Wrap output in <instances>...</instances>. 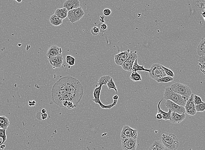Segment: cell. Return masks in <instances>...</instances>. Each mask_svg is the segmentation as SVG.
<instances>
[{"instance_id":"1","label":"cell","mask_w":205,"mask_h":150,"mask_svg":"<svg viewBox=\"0 0 205 150\" xmlns=\"http://www.w3.org/2000/svg\"><path fill=\"white\" fill-rule=\"evenodd\" d=\"M83 87L80 81L72 76H66L58 80L52 87V93L72 94L83 96Z\"/></svg>"},{"instance_id":"2","label":"cell","mask_w":205,"mask_h":150,"mask_svg":"<svg viewBox=\"0 0 205 150\" xmlns=\"http://www.w3.org/2000/svg\"><path fill=\"white\" fill-rule=\"evenodd\" d=\"M82 97V96L66 93H52V102L60 108L62 102L64 101L72 102L77 107Z\"/></svg>"},{"instance_id":"3","label":"cell","mask_w":205,"mask_h":150,"mask_svg":"<svg viewBox=\"0 0 205 150\" xmlns=\"http://www.w3.org/2000/svg\"><path fill=\"white\" fill-rule=\"evenodd\" d=\"M160 141L166 150H176L179 147V141L174 134H162L161 137Z\"/></svg>"},{"instance_id":"4","label":"cell","mask_w":205,"mask_h":150,"mask_svg":"<svg viewBox=\"0 0 205 150\" xmlns=\"http://www.w3.org/2000/svg\"><path fill=\"white\" fill-rule=\"evenodd\" d=\"M163 98L166 100H171L175 103L181 106H185L187 102V100L181 95L173 91L170 87L165 88Z\"/></svg>"},{"instance_id":"5","label":"cell","mask_w":205,"mask_h":150,"mask_svg":"<svg viewBox=\"0 0 205 150\" xmlns=\"http://www.w3.org/2000/svg\"><path fill=\"white\" fill-rule=\"evenodd\" d=\"M170 87L173 91L181 95L187 101L192 93L190 87L185 84H181L179 82L172 84Z\"/></svg>"},{"instance_id":"6","label":"cell","mask_w":205,"mask_h":150,"mask_svg":"<svg viewBox=\"0 0 205 150\" xmlns=\"http://www.w3.org/2000/svg\"><path fill=\"white\" fill-rule=\"evenodd\" d=\"M102 88V86H99L94 89V93H93V96H94V98L92 99V100L95 103L98 104L99 106L102 109H111L117 104L118 100H114V102L108 105H105L102 104L100 100V95Z\"/></svg>"},{"instance_id":"7","label":"cell","mask_w":205,"mask_h":150,"mask_svg":"<svg viewBox=\"0 0 205 150\" xmlns=\"http://www.w3.org/2000/svg\"><path fill=\"white\" fill-rule=\"evenodd\" d=\"M149 76L152 79L157 80L167 75L162 68V65L159 63H154L151 66Z\"/></svg>"},{"instance_id":"8","label":"cell","mask_w":205,"mask_h":150,"mask_svg":"<svg viewBox=\"0 0 205 150\" xmlns=\"http://www.w3.org/2000/svg\"><path fill=\"white\" fill-rule=\"evenodd\" d=\"M85 15V12L81 7L68 11L67 17L71 23H74L79 21Z\"/></svg>"},{"instance_id":"9","label":"cell","mask_w":205,"mask_h":150,"mask_svg":"<svg viewBox=\"0 0 205 150\" xmlns=\"http://www.w3.org/2000/svg\"><path fill=\"white\" fill-rule=\"evenodd\" d=\"M138 58L137 51H131L127 60L121 65L123 69L128 72H132L133 63Z\"/></svg>"},{"instance_id":"10","label":"cell","mask_w":205,"mask_h":150,"mask_svg":"<svg viewBox=\"0 0 205 150\" xmlns=\"http://www.w3.org/2000/svg\"><path fill=\"white\" fill-rule=\"evenodd\" d=\"M121 148L123 150H136L137 148V139L132 138H121Z\"/></svg>"},{"instance_id":"11","label":"cell","mask_w":205,"mask_h":150,"mask_svg":"<svg viewBox=\"0 0 205 150\" xmlns=\"http://www.w3.org/2000/svg\"><path fill=\"white\" fill-rule=\"evenodd\" d=\"M138 135V131L137 129H133L128 125H125L121 132V138H136Z\"/></svg>"},{"instance_id":"12","label":"cell","mask_w":205,"mask_h":150,"mask_svg":"<svg viewBox=\"0 0 205 150\" xmlns=\"http://www.w3.org/2000/svg\"><path fill=\"white\" fill-rule=\"evenodd\" d=\"M165 105L168 109L172 110V111L176 112L178 114H183L186 113V110L184 106H179L175 103L170 100H166Z\"/></svg>"},{"instance_id":"13","label":"cell","mask_w":205,"mask_h":150,"mask_svg":"<svg viewBox=\"0 0 205 150\" xmlns=\"http://www.w3.org/2000/svg\"><path fill=\"white\" fill-rule=\"evenodd\" d=\"M194 95L193 93L192 94L184 106L186 110V113L191 116H195L197 112L195 110V105L194 103Z\"/></svg>"},{"instance_id":"14","label":"cell","mask_w":205,"mask_h":150,"mask_svg":"<svg viewBox=\"0 0 205 150\" xmlns=\"http://www.w3.org/2000/svg\"><path fill=\"white\" fill-rule=\"evenodd\" d=\"M131 50L129 49L123 52H120V53L114 56V62L116 64L117 66H121L125 61L127 60Z\"/></svg>"},{"instance_id":"15","label":"cell","mask_w":205,"mask_h":150,"mask_svg":"<svg viewBox=\"0 0 205 150\" xmlns=\"http://www.w3.org/2000/svg\"><path fill=\"white\" fill-rule=\"evenodd\" d=\"M48 60L50 64L53 66V69L60 68L63 62V58L62 54L59 56L48 58Z\"/></svg>"},{"instance_id":"16","label":"cell","mask_w":205,"mask_h":150,"mask_svg":"<svg viewBox=\"0 0 205 150\" xmlns=\"http://www.w3.org/2000/svg\"><path fill=\"white\" fill-rule=\"evenodd\" d=\"M62 49L55 45H53L47 51L46 56L49 58L59 56L62 54Z\"/></svg>"},{"instance_id":"17","label":"cell","mask_w":205,"mask_h":150,"mask_svg":"<svg viewBox=\"0 0 205 150\" xmlns=\"http://www.w3.org/2000/svg\"><path fill=\"white\" fill-rule=\"evenodd\" d=\"M186 118V114H178L172 111L170 122L173 124H178L183 121Z\"/></svg>"},{"instance_id":"18","label":"cell","mask_w":205,"mask_h":150,"mask_svg":"<svg viewBox=\"0 0 205 150\" xmlns=\"http://www.w3.org/2000/svg\"><path fill=\"white\" fill-rule=\"evenodd\" d=\"M80 2L79 0H66L63 4V7L69 11L80 7Z\"/></svg>"},{"instance_id":"19","label":"cell","mask_w":205,"mask_h":150,"mask_svg":"<svg viewBox=\"0 0 205 150\" xmlns=\"http://www.w3.org/2000/svg\"><path fill=\"white\" fill-rule=\"evenodd\" d=\"M164 98L161 99L160 101L159 102V103L158 105V112L161 113L162 114V116H163V119L164 120H169L171 118V113L172 112V110L168 109L169 111L168 112H166L165 111H163L162 110H161L160 108V104L161 103V102L163 101Z\"/></svg>"},{"instance_id":"20","label":"cell","mask_w":205,"mask_h":150,"mask_svg":"<svg viewBox=\"0 0 205 150\" xmlns=\"http://www.w3.org/2000/svg\"><path fill=\"white\" fill-rule=\"evenodd\" d=\"M68 12V11L65 7L58 8L55 11V15H56L58 17L63 20L67 17Z\"/></svg>"},{"instance_id":"21","label":"cell","mask_w":205,"mask_h":150,"mask_svg":"<svg viewBox=\"0 0 205 150\" xmlns=\"http://www.w3.org/2000/svg\"><path fill=\"white\" fill-rule=\"evenodd\" d=\"M49 21L51 24L55 27L60 26L63 23V20L58 17L55 14L51 16L49 19Z\"/></svg>"},{"instance_id":"22","label":"cell","mask_w":205,"mask_h":150,"mask_svg":"<svg viewBox=\"0 0 205 150\" xmlns=\"http://www.w3.org/2000/svg\"><path fill=\"white\" fill-rule=\"evenodd\" d=\"M148 150H166L161 141H155L151 144Z\"/></svg>"},{"instance_id":"23","label":"cell","mask_w":205,"mask_h":150,"mask_svg":"<svg viewBox=\"0 0 205 150\" xmlns=\"http://www.w3.org/2000/svg\"><path fill=\"white\" fill-rule=\"evenodd\" d=\"M197 54L199 56L205 55V38L203 39L199 43L197 48Z\"/></svg>"},{"instance_id":"24","label":"cell","mask_w":205,"mask_h":150,"mask_svg":"<svg viewBox=\"0 0 205 150\" xmlns=\"http://www.w3.org/2000/svg\"><path fill=\"white\" fill-rule=\"evenodd\" d=\"M139 71H145V72L149 73L150 72V69H145V68H144L143 65L142 66L139 65L138 63V59H137L135 60L134 63H133L132 71H133V72H138Z\"/></svg>"},{"instance_id":"25","label":"cell","mask_w":205,"mask_h":150,"mask_svg":"<svg viewBox=\"0 0 205 150\" xmlns=\"http://www.w3.org/2000/svg\"><path fill=\"white\" fill-rule=\"evenodd\" d=\"M10 125L9 119L5 116H0V128L7 129Z\"/></svg>"},{"instance_id":"26","label":"cell","mask_w":205,"mask_h":150,"mask_svg":"<svg viewBox=\"0 0 205 150\" xmlns=\"http://www.w3.org/2000/svg\"><path fill=\"white\" fill-rule=\"evenodd\" d=\"M112 78L109 75H104L100 77L98 82V84L99 86L107 85V83Z\"/></svg>"},{"instance_id":"27","label":"cell","mask_w":205,"mask_h":150,"mask_svg":"<svg viewBox=\"0 0 205 150\" xmlns=\"http://www.w3.org/2000/svg\"><path fill=\"white\" fill-rule=\"evenodd\" d=\"M130 78L133 82L141 81L142 80L141 74L137 72L132 71V74L130 76Z\"/></svg>"},{"instance_id":"28","label":"cell","mask_w":205,"mask_h":150,"mask_svg":"<svg viewBox=\"0 0 205 150\" xmlns=\"http://www.w3.org/2000/svg\"><path fill=\"white\" fill-rule=\"evenodd\" d=\"M198 61L200 67V71L205 74V55L199 57Z\"/></svg>"},{"instance_id":"29","label":"cell","mask_w":205,"mask_h":150,"mask_svg":"<svg viewBox=\"0 0 205 150\" xmlns=\"http://www.w3.org/2000/svg\"><path fill=\"white\" fill-rule=\"evenodd\" d=\"M174 80L173 78L169 76H164L161 78L159 79L158 80H156L158 82H169L173 81Z\"/></svg>"},{"instance_id":"30","label":"cell","mask_w":205,"mask_h":150,"mask_svg":"<svg viewBox=\"0 0 205 150\" xmlns=\"http://www.w3.org/2000/svg\"><path fill=\"white\" fill-rule=\"evenodd\" d=\"M6 132V129L0 128V138H2L3 140L1 143V145L4 144V143L6 141L7 138Z\"/></svg>"},{"instance_id":"31","label":"cell","mask_w":205,"mask_h":150,"mask_svg":"<svg viewBox=\"0 0 205 150\" xmlns=\"http://www.w3.org/2000/svg\"><path fill=\"white\" fill-rule=\"evenodd\" d=\"M66 62L70 66H73L76 63V59L71 55H68L66 57Z\"/></svg>"},{"instance_id":"32","label":"cell","mask_w":205,"mask_h":150,"mask_svg":"<svg viewBox=\"0 0 205 150\" xmlns=\"http://www.w3.org/2000/svg\"><path fill=\"white\" fill-rule=\"evenodd\" d=\"M107 86H108V88L109 90H114L117 93L118 91H117V88L115 84L113 78H112L109 82L107 83Z\"/></svg>"},{"instance_id":"33","label":"cell","mask_w":205,"mask_h":150,"mask_svg":"<svg viewBox=\"0 0 205 150\" xmlns=\"http://www.w3.org/2000/svg\"><path fill=\"white\" fill-rule=\"evenodd\" d=\"M195 108L196 111L198 112H204L205 111V103H202L199 104V105H195Z\"/></svg>"},{"instance_id":"34","label":"cell","mask_w":205,"mask_h":150,"mask_svg":"<svg viewBox=\"0 0 205 150\" xmlns=\"http://www.w3.org/2000/svg\"><path fill=\"white\" fill-rule=\"evenodd\" d=\"M162 68H163L164 72H165V74H166L167 76L174 78L175 76L174 73H173V72L172 70L169 69V68H166V67L163 66H162Z\"/></svg>"},{"instance_id":"35","label":"cell","mask_w":205,"mask_h":150,"mask_svg":"<svg viewBox=\"0 0 205 150\" xmlns=\"http://www.w3.org/2000/svg\"><path fill=\"white\" fill-rule=\"evenodd\" d=\"M194 103L195 105H195L202 103L204 102L202 101V99L199 96L194 95Z\"/></svg>"},{"instance_id":"36","label":"cell","mask_w":205,"mask_h":150,"mask_svg":"<svg viewBox=\"0 0 205 150\" xmlns=\"http://www.w3.org/2000/svg\"><path fill=\"white\" fill-rule=\"evenodd\" d=\"M100 32L99 28H98L96 26L93 27L91 30V33H92L93 35L97 36L98 35Z\"/></svg>"},{"instance_id":"37","label":"cell","mask_w":205,"mask_h":150,"mask_svg":"<svg viewBox=\"0 0 205 150\" xmlns=\"http://www.w3.org/2000/svg\"><path fill=\"white\" fill-rule=\"evenodd\" d=\"M103 13L105 16H109L111 14V11L108 8H106L103 10Z\"/></svg>"},{"instance_id":"38","label":"cell","mask_w":205,"mask_h":150,"mask_svg":"<svg viewBox=\"0 0 205 150\" xmlns=\"http://www.w3.org/2000/svg\"><path fill=\"white\" fill-rule=\"evenodd\" d=\"M76 107H77V106H76L72 102H68V106L67 107V108L68 109H72Z\"/></svg>"},{"instance_id":"39","label":"cell","mask_w":205,"mask_h":150,"mask_svg":"<svg viewBox=\"0 0 205 150\" xmlns=\"http://www.w3.org/2000/svg\"><path fill=\"white\" fill-rule=\"evenodd\" d=\"M156 118L159 120H161L163 119V116L161 113L158 112L156 115Z\"/></svg>"},{"instance_id":"40","label":"cell","mask_w":205,"mask_h":150,"mask_svg":"<svg viewBox=\"0 0 205 150\" xmlns=\"http://www.w3.org/2000/svg\"><path fill=\"white\" fill-rule=\"evenodd\" d=\"M40 116H41V120H46V119L48 117V114L46 113H42V112H40Z\"/></svg>"},{"instance_id":"41","label":"cell","mask_w":205,"mask_h":150,"mask_svg":"<svg viewBox=\"0 0 205 150\" xmlns=\"http://www.w3.org/2000/svg\"><path fill=\"white\" fill-rule=\"evenodd\" d=\"M100 28L103 31H105L108 29V26L105 23H102L100 26Z\"/></svg>"},{"instance_id":"42","label":"cell","mask_w":205,"mask_h":150,"mask_svg":"<svg viewBox=\"0 0 205 150\" xmlns=\"http://www.w3.org/2000/svg\"><path fill=\"white\" fill-rule=\"evenodd\" d=\"M36 105V102L35 100H32L29 101V105L30 106H34Z\"/></svg>"},{"instance_id":"43","label":"cell","mask_w":205,"mask_h":150,"mask_svg":"<svg viewBox=\"0 0 205 150\" xmlns=\"http://www.w3.org/2000/svg\"><path fill=\"white\" fill-rule=\"evenodd\" d=\"M118 98H119V96H118L117 95H114V96H113V99L114 100H118Z\"/></svg>"},{"instance_id":"44","label":"cell","mask_w":205,"mask_h":150,"mask_svg":"<svg viewBox=\"0 0 205 150\" xmlns=\"http://www.w3.org/2000/svg\"><path fill=\"white\" fill-rule=\"evenodd\" d=\"M5 145H4V144H2L1 145V146H0V149H1L2 150H4V148H5Z\"/></svg>"},{"instance_id":"45","label":"cell","mask_w":205,"mask_h":150,"mask_svg":"<svg viewBox=\"0 0 205 150\" xmlns=\"http://www.w3.org/2000/svg\"><path fill=\"white\" fill-rule=\"evenodd\" d=\"M41 112H42V113H46V109H44V108H43V109H42V111H41Z\"/></svg>"},{"instance_id":"46","label":"cell","mask_w":205,"mask_h":150,"mask_svg":"<svg viewBox=\"0 0 205 150\" xmlns=\"http://www.w3.org/2000/svg\"><path fill=\"white\" fill-rule=\"evenodd\" d=\"M15 1H16L18 3H21L22 2V0H15Z\"/></svg>"}]
</instances>
